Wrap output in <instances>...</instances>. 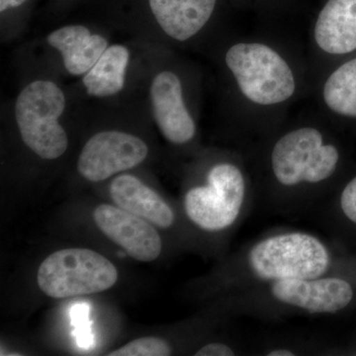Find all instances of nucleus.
<instances>
[{"mask_svg": "<svg viewBox=\"0 0 356 356\" xmlns=\"http://www.w3.org/2000/svg\"><path fill=\"white\" fill-rule=\"evenodd\" d=\"M331 266V252L324 242L301 231L264 236L248 250L245 257V268L250 280L267 284L320 277Z\"/></svg>", "mask_w": 356, "mask_h": 356, "instance_id": "obj_1", "label": "nucleus"}, {"mask_svg": "<svg viewBox=\"0 0 356 356\" xmlns=\"http://www.w3.org/2000/svg\"><path fill=\"white\" fill-rule=\"evenodd\" d=\"M225 63L238 92L250 104L274 107L294 97L298 81L291 64L273 46L240 42L229 47Z\"/></svg>", "mask_w": 356, "mask_h": 356, "instance_id": "obj_2", "label": "nucleus"}, {"mask_svg": "<svg viewBox=\"0 0 356 356\" xmlns=\"http://www.w3.org/2000/svg\"><path fill=\"white\" fill-rule=\"evenodd\" d=\"M339 152L314 126H300L281 135L269 154L274 181L285 189L324 184L337 172Z\"/></svg>", "mask_w": 356, "mask_h": 356, "instance_id": "obj_3", "label": "nucleus"}, {"mask_svg": "<svg viewBox=\"0 0 356 356\" xmlns=\"http://www.w3.org/2000/svg\"><path fill=\"white\" fill-rule=\"evenodd\" d=\"M248 196V181L243 166L234 161H220L210 168L205 184L186 192L184 210L198 228L219 233L240 219Z\"/></svg>", "mask_w": 356, "mask_h": 356, "instance_id": "obj_4", "label": "nucleus"}, {"mask_svg": "<svg viewBox=\"0 0 356 356\" xmlns=\"http://www.w3.org/2000/svg\"><path fill=\"white\" fill-rule=\"evenodd\" d=\"M65 108L64 92L53 81H33L18 95L15 119L21 138L41 159L53 161L67 151L69 140L58 122Z\"/></svg>", "mask_w": 356, "mask_h": 356, "instance_id": "obj_5", "label": "nucleus"}, {"mask_svg": "<svg viewBox=\"0 0 356 356\" xmlns=\"http://www.w3.org/2000/svg\"><path fill=\"white\" fill-rule=\"evenodd\" d=\"M118 280L116 266L88 248H64L49 255L37 273L42 292L55 299L106 291Z\"/></svg>", "mask_w": 356, "mask_h": 356, "instance_id": "obj_6", "label": "nucleus"}, {"mask_svg": "<svg viewBox=\"0 0 356 356\" xmlns=\"http://www.w3.org/2000/svg\"><path fill=\"white\" fill-rule=\"evenodd\" d=\"M147 154L149 147L137 136L121 131H102L84 145L77 161V170L88 181H103L139 165Z\"/></svg>", "mask_w": 356, "mask_h": 356, "instance_id": "obj_7", "label": "nucleus"}, {"mask_svg": "<svg viewBox=\"0 0 356 356\" xmlns=\"http://www.w3.org/2000/svg\"><path fill=\"white\" fill-rule=\"evenodd\" d=\"M269 293L278 303L310 314H334L350 305L353 289L332 276L294 278L270 283Z\"/></svg>", "mask_w": 356, "mask_h": 356, "instance_id": "obj_8", "label": "nucleus"}, {"mask_svg": "<svg viewBox=\"0 0 356 356\" xmlns=\"http://www.w3.org/2000/svg\"><path fill=\"white\" fill-rule=\"evenodd\" d=\"M98 229L112 242L120 245L138 261H156L163 250V242L152 222L109 204L98 206L93 212Z\"/></svg>", "mask_w": 356, "mask_h": 356, "instance_id": "obj_9", "label": "nucleus"}, {"mask_svg": "<svg viewBox=\"0 0 356 356\" xmlns=\"http://www.w3.org/2000/svg\"><path fill=\"white\" fill-rule=\"evenodd\" d=\"M151 99L156 125L168 142L185 145L194 139L196 124L184 102V88L179 76L163 70L154 77Z\"/></svg>", "mask_w": 356, "mask_h": 356, "instance_id": "obj_10", "label": "nucleus"}, {"mask_svg": "<svg viewBox=\"0 0 356 356\" xmlns=\"http://www.w3.org/2000/svg\"><path fill=\"white\" fill-rule=\"evenodd\" d=\"M318 50L341 56L356 50V0H327L314 25Z\"/></svg>", "mask_w": 356, "mask_h": 356, "instance_id": "obj_11", "label": "nucleus"}, {"mask_svg": "<svg viewBox=\"0 0 356 356\" xmlns=\"http://www.w3.org/2000/svg\"><path fill=\"white\" fill-rule=\"evenodd\" d=\"M154 19L170 38L188 41L209 22L217 0H149Z\"/></svg>", "mask_w": 356, "mask_h": 356, "instance_id": "obj_12", "label": "nucleus"}, {"mask_svg": "<svg viewBox=\"0 0 356 356\" xmlns=\"http://www.w3.org/2000/svg\"><path fill=\"white\" fill-rule=\"evenodd\" d=\"M109 193L118 207L144 218L159 228H170L175 222V213L170 206L134 175L115 177L110 185Z\"/></svg>", "mask_w": 356, "mask_h": 356, "instance_id": "obj_13", "label": "nucleus"}, {"mask_svg": "<svg viewBox=\"0 0 356 356\" xmlns=\"http://www.w3.org/2000/svg\"><path fill=\"white\" fill-rule=\"evenodd\" d=\"M47 42L60 54L65 70L74 76L86 74L108 48L102 35L91 34L83 25H69L49 34Z\"/></svg>", "mask_w": 356, "mask_h": 356, "instance_id": "obj_14", "label": "nucleus"}, {"mask_svg": "<svg viewBox=\"0 0 356 356\" xmlns=\"http://www.w3.org/2000/svg\"><path fill=\"white\" fill-rule=\"evenodd\" d=\"M130 51L123 44L106 49L95 65L84 74L86 92L95 97H107L120 92L125 86Z\"/></svg>", "mask_w": 356, "mask_h": 356, "instance_id": "obj_15", "label": "nucleus"}, {"mask_svg": "<svg viewBox=\"0 0 356 356\" xmlns=\"http://www.w3.org/2000/svg\"><path fill=\"white\" fill-rule=\"evenodd\" d=\"M322 100L332 113L356 118V58L339 65L327 77Z\"/></svg>", "mask_w": 356, "mask_h": 356, "instance_id": "obj_16", "label": "nucleus"}, {"mask_svg": "<svg viewBox=\"0 0 356 356\" xmlns=\"http://www.w3.org/2000/svg\"><path fill=\"white\" fill-rule=\"evenodd\" d=\"M172 353V346L165 339L156 337H140L134 339L109 356H168Z\"/></svg>", "mask_w": 356, "mask_h": 356, "instance_id": "obj_17", "label": "nucleus"}, {"mask_svg": "<svg viewBox=\"0 0 356 356\" xmlns=\"http://www.w3.org/2000/svg\"><path fill=\"white\" fill-rule=\"evenodd\" d=\"M339 205L344 216L356 225V177L344 187Z\"/></svg>", "mask_w": 356, "mask_h": 356, "instance_id": "obj_18", "label": "nucleus"}, {"mask_svg": "<svg viewBox=\"0 0 356 356\" xmlns=\"http://www.w3.org/2000/svg\"><path fill=\"white\" fill-rule=\"evenodd\" d=\"M236 353L228 344L211 343L205 344L195 353V356H233Z\"/></svg>", "mask_w": 356, "mask_h": 356, "instance_id": "obj_19", "label": "nucleus"}, {"mask_svg": "<svg viewBox=\"0 0 356 356\" xmlns=\"http://www.w3.org/2000/svg\"><path fill=\"white\" fill-rule=\"evenodd\" d=\"M27 0H0V11L8 10V9L16 8L22 6Z\"/></svg>", "mask_w": 356, "mask_h": 356, "instance_id": "obj_20", "label": "nucleus"}, {"mask_svg": "<svg viewBox=\"0 0 356 356\" xmlns=\"http://www.w3.org/2000/svg\"><path fill=\"white\" fill-rule=\"evenodd\" d=\"M267 356H293L296 355V353L294 351L289 350V348H273V350H270L267 351Z\"/></svg>", "mask_w": 356, "mask_h": 356, "instance_id": "obj_21", "label": "nucleus"}]
</instances>
